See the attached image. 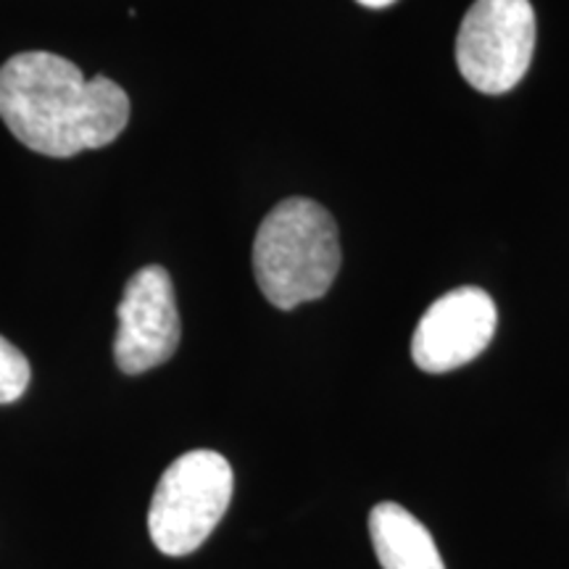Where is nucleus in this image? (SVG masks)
<instances>
[{"mask_svg": "<svg viewBox=\"0 0 569 569\" xmlns=\"http://www.w3.org/2000/svg\"><path fill=\"white\" fill-rule=\"evenodd\" d=\"M496 303L482 288H457L419 319L411 359L422 372L443 375L469 365L496 336Z\"/></svg>", "mask_w": 569, "mask_h": 569, "instance_id": "nucleus-6", "label": "nucleus"}, {"mask_svg": "<svg viewBox=\"0 0 569 569\" xmlns=\"http://www.w3.org/2000/svg\"><path fill=\"white\" fill-rule=\"evenodd\" d=\"M32 380V367L27 356L11 340L0 336V407L19 401Z\"/></svg>", "mask_w": 569, "mask_h": 569, "instance_id": "nucleus-8", "label": "nucleus"}, {"mask_svg": "<svg viewBox=\"0 0 569 569\" xmlns=\"http://www.w3.org/2000/svg\"><path fill=\"white\" fill-rule=\"evenodd\" d=\"M117 317L113 361L124 375H142L172 359L180 346L182 325L167 269L151 264L134 272L124 284Z\"/></svg>", "mask_w": 569, "mask_h": 569, "instance_id": "nucleus-5", "label": "nucleus"}, {"mask_svg": "<svg viewBox=\"0 0 569 569\" xmlns=\"http://www.w3.org/2000/svg\"><path fill=\"white\" fill-rule=\"evenodd\" d=\"M361 6H367V9H388V6H393L396 0H359Z\"/></svg>", "mask_w": 569, "mask_h": 569, "instance_id": "nucleus-9", "label": "nucleus"}, {"mask_svg": "<svg viewBox=\"0 0 569 569\" xmlns=\"http://www.w3.org/2000/svg\"><path fill=\"white\" fill-rule=\"evenodd\" d=\"M340 269V234L332 213L311 198H288L261 222L253 240V274L282 311L327 296Z\"/></svg>", "mask_w": 569, "mask_h": 569, "instance_id": "nucleus-2", "label": "nucleus"}, {"mask_svg": "<svg viewBox=\"0 0 569 569\" xmlns=\"http://www.w3.org/2000/svg\"><path fill=\"white\" fill-rule=\"evenodd\" d=\"M0 119L30 151L71 159L124 132L130 98L103 74L84 80L63 56L27 51L0 67Z\"/></svg>", "mask_w": 569, "mask_h": 569, "instance_id": "nucleus-1", "label": "nucleus"}, {"mask_svg": "<svg viewBox=\"0 0 569 569\" xmlns=\"http://www.w3.org/2000/svg\"><path fill=\"white\" fill-rule=\"evenodd\" d=\"M536 53V11L530 0H475L457 38L461 77L486 96L515 90Z\"/></svg>", "mask_w": 569, "mask_h": 569, "instance_id": "nucleus-4", "label": "nucleus"}, {"mask_svg": "<svg viewBox=\"0 0 569 569\" xmlns=\"http://www.w3.org/2000/svg\"><path fill=\"white\" fill-rule=\"evenodd\" d=\"M369 536L382 569H446L430 530L401 503H377L369 515Z\"/></svg>", "mask_w": 569, "mask_h": 569, "instance_id": "nucleus-7", "label": "nucleus"}, {"mask_svg": "<svg viewBox=\"0 0 569 569\" xmlns=\"http://www.w3.org/2000/svg\"><path fill=\"white\" fill-rule=\"evenodd\" d=\"M232 467L217 451H188L174 459L156 486L148 532L167 557L198 551L222 522L232 501Z\"/></svg>", "mask_w": 569, "mask_h": 569, "instance_id": "nucleus-3", "label": "nucleus"}]
</instances>
